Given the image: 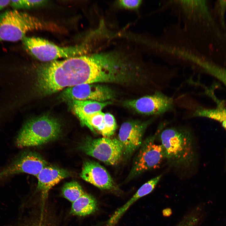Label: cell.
Masks as SVG:
<instances>
[{"label": "cell", "instance_id": "cell-9", "mask_svg": "<svg viewBox=\"0 0 226 226\" xmlns=\"http://www.w3.org/2000/svg\"><path fill=\"white\" fill-rule=\"evenodd\" d=\"M156 117L153 116L145 121H129L121 124L117 138L122 147L123 155L128 157L138 150L143 141L146 129Z\"/></svg>", "mask_w": 226, "mask_h": 226}, {"label": "cell", "instance_id": "cell-6", "mask_svg": "<svg viewBox=\"0 0 226 226\" xmlns=\"http://www.w3.org/2000/svg\"><path fill=\"white\" fill-rule=\"evenodd\" d=\"M79 148L86 154L109 165L118 164L123 156L122 147L117 138H86Z\"/></svg>", "mask_w": 226, "mask_h": 226}, {"label": "cell", "instance_id": "cell-10", "mask_svg": "<svg viewBox=\"0 0 226 226\" xmlns=\"http://www.w3.org/2000/svg\"><path fill=\"white\" fill-rule=\"evenodd\" d=\"M63 95L72 100L103 102L113 99L114 94L107 86L97 83H84L67 88L63 92Z\"/></svg>", "mask_w": 226, "mask_h": 226}, {"label": "cell", "instance_id": "cell-2", "mask_svg": "<svg viewBox=\"0 0 226 226\" xmlns=\"http://www.w3.org/2000/svg\"><path fill=\"white\" fill-rule=\"evenodd\" d=\"M61 126L56 119L44 116L30 119L23 126L15 139L18 148L37 146L57 139Z\"/></svg>", "mask_w": 226, "mask_h": 226}, {"label": "cell", "instance_id": "cell-21", "mask_svg": "<svg viewBox=\"0 0 226 226\" xmlns=\"http://www.w3.org/2000/svg\"><path fill=\"white\" fill-rule=\"evenodd\" d=\"M104 119L107 137H110L116 128V121L114 116L108 113L105 114Z\"/></svg>", "mask_w": 226, "mask_h": 226}, {"label": "cell", "instance_id": "cell-7", "mask_svg": "<svg viewBox=\"0 0 226 226\" xmlns=\"http://www.w3.org/2000/svg\"><path fill=\"white\" fill-rule=\"evenodd\" d=\"M48 165L42 157L35 152H22L0 169V181L20 173L28 174L36 177L41 170Z\"/></svg>", "mask_w": 226, "mask_h": 226}, {"label": "cell", "instance_id": "cell-8", "mask_svg": "<svg viewBox=\"0 0 226 226\" xmlns=\"http://www.w3.org/2000/svg\"><path fill=\"white\" fill-rule=\"evenodd\" d=\"M125 105L140 114L157 116L171 110L174 100L160 90L139 98L126 101Z\"/></svg>", "mask_w": 226, "mask_h": 226}, {"label": "cell", "instance_id": "cell-22", "mask_svg": "<svg viewBox=\"0 0 226 226\" xmlns=\"http://www.w3.org/2000/svg\"><path fill=\"white\" fill-rule=\"evenodd\" d=\"M140 0H122L119 1V4L122 7L130 9L137 8L141 4Z\"/></svg>", "mask_w": 226, "mask_h": 226}, {"label": "cell", "instance_id": "cell-11", "mask_svg": "<svg viewBox=\"0 0 226 226\" xmlns=\"http://www.w3.org/2000/svg\"><path fill=\"white\" fill-rule=\"evenodd\" d=\"M80 176L83 180L103 190L116 189L111 176L103 166L92 161L83 163Z\"/></svg>", "mask_w": 226, "mask_h": 226}, {"label": "cell", "instance_id": "cell-14", "mask_svg": "<svg viewBox=\"0 0 226 226\" xmlns=\"http://www.w3.org/2000/svg\"><path fill=\"white\" fill-rule=\"evenodd\" d=\"M72 100V110L79 120L101 111L104 107L111 103L110 101L102 102L90 100Z\"/></svg>", "mask_w": 226, "mask_h": 226}, {"label": "cell", "instance_id": "cell-18", "mask_svg": "<svg viewBox=\"0 0 226 226\" xmlns=\"http://www.w3.org/2000/svg\"><path fill=\"white\" fill-rule=\"evenodd\" d=\"M62 192L63 196L72 203L85 193L80 184L74 181L66 183L62 188Z\"/></svg>", "mask_w": 226, "mask_h": 226}, {"label": "cell", "instance_id": "cell-20", "mask_svg": "<svg viewBox=\"0 0 226 226\" xmlns=\"http://www.w3.org/2000/svg\"><path fill=\"white\" fill-rule=\"evenodd\" d=\"M207 72L221 82L226 86V69L211 65Z\"/></svg>", "mask_w": 226, "mask_h": 226}, {"label": "cell", "instance_id": "cell-19", "mask_svg": "<svg viewBox=\"0 0 226 226\" xmlns=\"http://www.w3.org/2000/svg\"><path fill=\"white\" fill-rule=\"evenodd\" d=\"M46 0H10L9 4L14 9L28 8L40 6L46 3Z\"/></svg>", "mask_w": 226, "mask_h": 226}, {"label": "cell", "instance_id": "cell-1", "mask_svg": "<svg viewBox=\"0 0 226 226\" xmlns=\"http://www.w3.org/2000/svg\"><path fill=\"white\" fill-rule=\"evenodd\" d=\"M165 126L164 123L158 138L168 163L179 169L187 170L192 167L195 162L196 153L192 131L186 127L165 128Z\"/></svg>", "mask_w": 226, "mask_h": 226}, {"label": "cell", "instance_id": "cell-23", "mask_svg": "<svg viewBox=\"0 0 226 226\" xmlns=\"http://www.w3.org/2000/svg\"><path fill=\"white\" fill-rule=\"evenodd\" d=\"M10 0H0V11L9 4Z\"/></svg>", "mask_w": 226, "mask_h": 226}, {"label": "cell", "instance_id": "cell-13", "mask_svg": "<svg viewBox=\"0 0 226 226\" xmlns=\"http://www.w3.org/2000/svg\"><path fill=\"white\" fill-rule=\"evenodd\" d=\"M207 94L215 101L217 104L216 107L212 109L198 107L193 112L192 116L213 119L222 124L226 123V108L223 101L218 100L211 90Z\"/></svg>", "mask_w": 226, "mask_h": 226}, {"label": "cell", "instance_id": "cell-3", "mask_svg": "<svg viewBox=\"0 0 226 226\" xmlns=\"http://www.w3.org/2000/svg\"><path fill=\"white\" fill-rule=\"evenodd\" d=\"M48 24L30 14L16 9L0 13V42L22 40L29 32L48 28Z\"/></svg>", "mask_w": 226, "mask_h": 226}, {"label": "cell", "instance_id": "cell-16", "mask_svg": "<svg viewBox=\"0 0 226 226\" xmlns=\"http://www.w3.org/2000/svg\"><path fill=\"white\" fill-rule=\"evenodd\" d=\"M48 208L40 207L33 210L24 226H60Z\"/></svg>", "mask_w": 226, "mask_h": 226}, {"label": "cell", "instance_id": "cell-25", "mask_svg": "<svg viewBox=\"0 0 226 226\" xmlns=\"http://www.w3.org/2000/svg\"><path fill=\"white\" fill-rule=\"evenodd\" d=\"M223 126L224 127V128L226 130V123H224L222 124Z\"/></svg>", "mask_w": 226, "mask_h": 226}, {"label": "cell", "instance_id": "cell-5", "mask_svg": "<svg viewBox=\"0 0 226 226\" xmlns=\"http://www.w3.org/2000/svg\"><path fill=\"white\" fill-rule=\"evenodd\" d=\"M22 40L28 52L38 59L45 62L82 55L85 54L87 51L86 46L83 45L61 47L39 37L25 36Z\"/></svg>", "mask_w": 226, "mask_h": 226}, {"label": "cell", "instance_id": "cell-15", "mask_svg": "<svg viewBox=\"0 0 226 226\" xmlns=\"http://www.w3.org/2000/svg\"><path fill=\"white\" fill-rule=\"evenodd\" d=\"M97 208V202L95 198L85 193L72 203L70 213L84 216L94 213Z\"/></svg>", "mask_w": 226, "mask_h": 226}, {"label": "cell", "instance_id": "cell-24", "mask_svg": "<svg viewBox=\"0 0 226 226\" xmlns=\"http://www.w3.org/2000/svg\"><path fill=\"white\" fill-rule=\"evenodd\" d=\"M162 213L164 216L168 217L170 216L171 215L172 213V211L171 209L167 208L164 209L163 210Z\"/></svg>", "mask_w": 226, "mask_h": 226}, {"label": "cell", "instance_id": "cell-12", "mask_svg": "<svg viewBox=\"0 0 226 226\" xmlns=\"http://www.w3.org/2000/svg\"><path fill=\"white\" fill-rule=\"evenodd\" d=\"M68 170L56 166L48 165L43 168L36 176L37 189L41 194V198L47 199L49 191L62 180L70 177Z\"/></svg>", "mask_w": 226, "mask_h": 226}, {"label": "cell", "instance_id": "cell-4", "mask_svg": "<svg viewBox=\"0 0 226 226\" xmlns=\"http://www.w3.org/2000/svg\"><path fill=\"white\" fill-rule=\"evenodd\" d=\"M161 124L153 135L144 140L134 158L132 167L127 178L131 179L146 172L159 168L165 159L163 147L156 143Z\"/></svg>", "mask_w": 226, "mask_h": 226}, {"label": "cell", "instance_id": "cell-17", "mask_svg": "<svg viewBox=\"0 0 226 226\" xmlns=\"http://www.w3.org/2000/svg\"><path fill=\"white\" fill-rule=\"evenodd\" d=\"M105 113L101 111L86 116L80 120L83 126L88 127L94 132L97 131L104 137H107L104 121Z\"/></svg>", "mask_w": 226, "mask_h": 226}]
</instances>
